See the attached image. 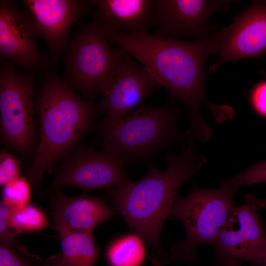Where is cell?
I'll list each match as a JSON object with an SVG mask.
<instances>
[{
  "mask_svg": "<svg viewBox=\"0 0 266 266\" xmlns=\"http://www.w3.org/2000/svg\"><path fill=\"white\" fill-rule=\"evenodd\" d=\"M100 28L109 42L138 61L160 86L184 103L190 115L186 131L189 135L202 139L211 135L213 129L201 115L202 106L206 105L216 119L224 111L208 100L205 92L204 64L210 55L219 53L216 33L188 41L154 33L131 34Z\"/></svg>",
  "mask_w": 266,
  "mask_h": 266,
  "instance_id": "cell-1",
  "label": "cell"
},
{
  "mask_svg": "<svg viewBox=\"0 0 266 266\" xmlns=\"http://www.w3.org/2000/svg\"><path fill=\"white\" fill-rule=\"evenodd\" d=\"M206 161L197 150L195 140L187 139L179 153L167 154L165 171L149 164L142 178L106 189L108 196L134 233L159 251L162 226L170 214L178 189Z\"/></svg>",
  "mask_w": 266,
  "mask_h": 266,
  "instance_id": "cell-2",
  "label": "cell"
},
{
  "mask_svg": "<svg viewBox=\"0 0 266 266\" xmlns=\"http://www.w3.org/2000/svg\"><path fill=\"white\" fill-rule=\"evenodd\" d=\"M35 109L39 141L26 175L38 190L45 171L92 129L98 112L92 100L81 98L55 73L45 77L36 97Z\"/></svg>",
  "mask_w": 266,
  "mask_h": 266,
  "instance_id": "cell-3",
  "label": "cell"
},
{
  "mask_svg": "<svg viewBox=\"0 0 266 266\" xmlns=\"http://www.w3.org/2000/svg\"><path fill=\"white\" fill-rule=\"evenodd\" d=\"M180 113L172 103L141 105L120 120L102 119L98 132L103 146L115 150L125 163L147 162L160 150L186 140L178 127Z\"/></svg>",
  "mask_w": 266,
  "mask_h": 266,
  "instance_id": "cell-4",
  "label": "cell"
},
{
  "mask_svg": "<svg viewBox=\"0 0 266 266\" xmlns=\"http://www.w3.org/2000/svg\"><path fill=\"white\" fill-rule=\"evenodd\" d=\"M237 189L222 186L216 189L196 188L183 198L177 194L170 215L182 222L186 237L171 247V259L191 262L198 245H213L235 205Z\"/></svg>",
  "mask_w": 266,
  "mask_h": 266,
  "instance_id": "cell-5",
  "label": "cell"
},
{
  "mask_svg": "<svg viewBox=\"0 0 266 266\" xmlns=\"http://www.w3.org/2000/svg\"><path fill=\"white\" fill-rule=\"evenodd\" d=\"M125 53L110 46L97 23L80 21L70 39L63 81L92 100L103 93Z\"/></svg>",
  "mask_w": 266,
  "mask_h": 266,
  "instance_id": "cell-6",
  "label": "cell"
},
{
  "mask_svg": "<svg viewBox=\"0 0 266 266\" xmlns=\"http://www.w3.org/2000/svg\"><path fill=\"white\" fill-rule=\"evenodd\" d=\"M34 87L32 74L22 73L13 65L0 59L1 140L26 156L32 155L35 147Z\"/></svg>",
  "mask_w": 266,
  "mask_h": 266,
  "instance_id": "cell-7",
  "label": "cell"
},
{
  "mask_svg": "<svg viewBox=\"0 0 266 266\" xmlns=\"http://www.w3.org/2000/svg\"><path fill=\"white\" fill-rule=\"evenodd\" d=\"M40 36L35 22L26 10L11 0L0 1V57L9 60L33 75L44 77L55 73L50 57L40 50L36 39Z\"/></svg>",
  "mask_w": 266,
  "mask_h": 266,
  "instance_id": "cell-8",
  "label": "cell"
},
{
  "mask_svg": "<svg viewBox=\"0 0 266 266\" xmlns=\"http://www.w3.org/2000/svg\"><path fill=\"white\" fill-rule=\"evenodd\" d=\"M123 158L113 149L104 147L97 151L80 147L58 170L49 190L59 191L74 186L84 190L106 189L130 182L126 174Z\"/></svg>",
  "mask_w": 266,
  "mask_h": 266,
  "instance_id": "cell-9",
  "label": "cell"
},
{
  "mask_svg": "<svg viewBox=\"0 0 266 266\" xmlns=\"http://www.w3.org/2000/svg\"><path fill=\"white\" fill-rule=\"evenodd\" d=\"M160 86L145 67L126 53L120 59L101 99L96 104V109L107 121L120 120L139 107Z\"/></svg>",
  "mask_w": 266,
  "mask_h": 266,
  "instance_id": "cell-10",
  "label": "cell"
},
{
  "mask_svg": "<svg viewBox=\"0 0 266 266\" xmlns=\"http://www.w3.org/2000/svg\"><path fill=\"white\" fill-rule=\"evenodd\" d=\"M39 36L46 42L54 66L66 53L73 25L94 9L93 0H23Z\"/></svg>",
  "mask_w": 266,
  "mask_h": 266,
  "instance_id": "cell-11",
  "label": "cell"
},
{
  "mask_svg": "<svg viewBox=\"0 0 266 266\" xmlns=\"http://www.w3.org/2000/svg\"><path fill=\"white\" fill-rule=\"evenodd\" d=\"M220 55L209 67L215 71L226 62L266 54V1L256 0L233 23L217 33Z\"/></svg>",
  "mask_w": 266,
  "mask_h": 266,
  "instance_id": "cell-12",
  "label": "cell"
},
{
  "mask_svg": "<svg viewBox=\"0 0 266 266\" xmlns=\"http://www.w3.org/2000/svg\"><path fill=\"white\" fill-rule=\"evenodd\" d=\"M230 3L228 0H156L154 34L200 40L210 37L208 18Z\"/></svg>",
  "mask_w": 266,
  "mask_h": 266,
  "instance_id": "cell-13",
  "label": "cell"
},
{
  "mask_svg": "<svg viewBox=\"0 0 266 266\" xmlns=\"http://www.w3.org/2000/svg\"><path fill=\"white\" fill-rule=\"evenodd\" d=\"M221 261L234 258L254 265L266 248V234L256 208L235 205L213 244Z\"/></svg>",
  "mask_w": 266,
  "mask_h": 266,
  "instance_id": "cell-14",
  "label": "cell"
},
{
  "mask_svg": "<svg viewBox=\"0 0 266 266\" xmlns=\"http://www.w3.org/2000/svg\"><path fill=\"white\" fill-rule=\"evenodd\" d=\"M51 215L57 233L79 232L92 233L99 225L113 216V211L100 197H69L55 191L50 200Z\"/></svg>",
  "mask_w": 266,
  "mask_h": 266,
  "instance_id": "cell-15",
  "label": "cell"
},
{
  "mask_svg": "<svg viewBox=\"0 0 266 266\" xmlns=\"http://www.w3.org/2000/svg\"><path fill=\"white\" fill-rule=\"evenodd\" d=\"M156 0H94L93 21L100 26L131 34L147 33L153 26Z\"/></svg>",
  "mask_w": 266,
  "mask_h": 266,
  "instance_id": "cell-16",
  "label": "cell"
},
{
  "mask_svg": "<svg viewBox=\"0 0 266 266\" xmlns=\"http://www.w3.org/2000/svg\"><path fill=\"white\" fill-rule=\"evenodd\" d=\"M58 234L61 253L49 258L45 266H95L99 250L92 233L66 232Z\"/></svg>",
  "mask_w": 266,
  "mask_h": 266,
  "instance_id": "cell-17",
  "label": "cell"
},
{
  "mask_svg": "<svg viewBox=\"0 0 266 266\" xmlns=\"http://www.w3.org/2000/svg\"><path fill=\"white\" fill-rule=\"evenodd\" d=\"M145 256L142 238L136 233L113 241L108 246L106 257L110 266H140Z\"/></svg>",
  "mask_w": 266,
  "mask_h": 266,
  "instance_id": "cell-18",
  "label": "cell"
},
{
  "mask_svg": "<svg viewBox=\"0 0 266 266\" xmlns=\"http://www.w3.org/2000/svg\"><path fill=\"white\" fill-rule=\"evenodd\" d=\"M10 224L18 235L36 232L50 227L44 212L30 203L20 208L11 209Z\"/></svg>",
  "mask_w": 266,
  "mask_h": 266,
  "instance_id": "cell-19",
  "label": "cell"
},
{
  "mask_svg": "<svg viewBox=\"0 0 266 266\" xmlns=\"http://www.w3.org/2000/svg\"><path fill=\"white\" fill-rule=\"evenodd\" d=\"M31 186L28 179L20 176L2 187L1 201L12 210L24 207L30 203Z\"/></svg>",
  "mask_w": 266,
  "mask_h": 266,
  "instance_id": "cell-20",
  "label": "cell"
},
{
  "mask_svg": "<svg viewBox=\"0 0 266 266\" xmlns=\"http://www.w3.org/2000/svg\"><path fill=\"white\" fill-rule=\"evenodd\" d=\"M0 246V266H45L42 260L30 254L20 244Z\"/></svg>",
  "mask_w": 266,
  "mask_h": 266,
  "instance_id": "cell-21",
  "label": "cell"
},
{
  "mask_svg": "<svg viewBox=\"0 0 266 266\" xmlns=\"http://www.w3.org/2000/svg\"><path fill=\"white\" fill-rule=\"evenodd\" d=\"M266 182V161L256 163L238 174L225 180L221 186L238 189L242 185Z\"/></svg>",
  "mask_w": 266,
  "mask_h": 266,
  "instance_id": "cell-22",
  "label": "cell"
},
{
  "mask_svg": "<svg viewBox=\"0 0 266 266\" xmlns=\"http://www.w3.org/2000/svg\"><path fill=\"white\" fill-rule=\"evenodd\" d=\"M21 162L19 160L2 150L0 152V185L3 187L20 175Z\"/></svg>",
  "mask_w": 266,
  "mask_h": 266,
  "instance_id": "cell-23",
  "label": "cell"
},
{
  "mask_svg": "<svg viewBox=\"0 0 266 266\" xmlns=\"http://www.w3.org/2000/svg\"><path fill=\"white\" fill-rule=\"evenodd\" d=\"M11 209L0 203V244L11 246L17 243L16 237L18 235L10 224Z\"/></svg>",
  "mask_w": 266,
  "mask_h": 266,
  "instance_id": "cell-24",
  "label": "cell"
},
{
  "mask_svg": "<svg viewBox=\"0 0 266 266\" xmlns=\"http://www.w3.org/2000/svg\"><path fill=\"white\" fill-rule=\"evenodd\" d=\"M249 100L255 111L266 118V80L259 82L253 88Z\"/></svg>",
  "mask_w": 266,
  "mask_h": 266,
  "instance_id": "cell-25",
  "label": "cell"
},
{
  "mask_svg": "<svg viewBox=\"0 0 266 266\" xmlns=\"http://www.w3.org/2000/svg\"><path fill=\"white\" fill-rule=\"evenodd\" d=\"M223 266H241V261L234 258H226L222 261Z\"/></svg>",
  "mask_w": 266,
  "mask_h": 266,
  "instance_id": "cell-26",
  "label": "cell"
},
{
  "mask_svg": "<svg viewBox=\"0 0 266 266\" xmlns=\"http://www.w3.org/2000/svg\"><path fill=\"white\" fill-rule=\"evenodd\" d=\"M253 265L255 266H266V248L260 259Z\"/></svg>",
  "mask_w": 266,
  "mask_h": 266,
  "instance_id": "cell-27",
  "label": "cell"
},
{
  "mask_svg": "<svg viewBox=\"0 0 266 266\" xmlns=\"http://www.w3.org/2000/svg\"><path fill=\"white\" fill-rule=\"evenodd\" d=\"M261 207H266V201L262 200L261 202Z\"/></svg>",
  "mask_w": 266,
  "mask_h": 266,
  "instance_id": "cell-28",
  "label": "cell"
}]
</instances>
